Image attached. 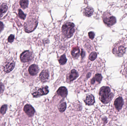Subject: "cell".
Returning <instances> with one entry per match:
<instances>
[{
  "instance_id": "cell-5",
  "label": "cell",
  "mask_w": 127,
  "mask_h": 126,
  "mask_svg": "<svg viewBox=\"0 0 127 126\" xmlns=\"http://www.w3.org/2000/svg\"><path fill=\"white\" fill-rule=\"evenodd\" d=\"M38 22L35 19L31 18L27 20L25 24L24 28L25 32H30L36 28Z\"/></svg>"
},
{
  "instance_id": "cell-7",
  "label": "cell",
  "mask_w": 127,
  "mask_h": 126,
  "mask_svg": "<svg viewBox=\"0 0 127 126\" xmlns=\"http://www.w3.org/2000/svg\"><path fill=\"white\" fill-rule=\"evenodd\" d=\"M49 91L48 87L47 86H44L38 89L36 91L33 93L32 95L33 97H37L47 95L49 93Z\"/></svg>"
},
{
  "instance_id": "cell-26",
  "label": "cell",
  "mask_w": 127,
  "mask_h": 126,
  "mask_svg": "<svg viewBox=\"0 0 127 126\" xmlns=\"http://www.w3.org/2000/svg\"><path fill=\"white\" fill-rule=\"evenodd\" d=\"M18 16L21 19L23 20H24L26 16V15L25 14L23 11L21 9L19 10Z\"/></svg>"
},
{
  "instance_id": "cell-31",
  "label": "cell",
  "mask_w": 127,
  "mask_h": 126,
  "mask_svg": "<svg viewBox=\"0 0 127 126\" xmlns=\"http://www.w3.org/2000/svg\"><path fill=\"white\" fill-rule=\"evenodd\" d=\"M84 51H83L82 50V51L81 54V56L84 57Z\"/></svg>"
},
{
  "instance_id": "cell-8",
  "label": "cell",
  "mask_w": 127,
  "mask_h": 126,
  "mask_svg": "<svg viewBox=\"0 0 127 126\" xmlns=\"http://www.w3.org/2000/svg\"><path fill=\"white\" fill-rule=\"evenodd\" d=\"M15 66V63L12 60H9L6 62L4 67V71L6 73H9L12 71Z\"/></svg>"
},
{
  "instance_id": "cell-12",
  "label": "cell",
  "mask_w": 127,
  "mask_h": 126,
  "mask_svg": "<svg viewBox=\"0 0 127 126\" xmlns=\"http://www.w3.org/2000/svg\"><path fill=\"white\" fill-rule=\"evenodd\" d=\"M29 73L31 76H35L39 72V68L38 65L32 64L30 66L28 69Z\"/></svg>"
},
{
  "instance_id": "cell-24",
  "label": "cell",
  "mask_w": 127,
  "mask_h": 126,
  "mask_svg": "<svg viewBox=\"0 0 127 126\" xmlns=\"http://www.w3.org/2000/svg\"><path fill=\"white\" fill-rule=\"evenodd\" d=\"M7 110V105H2L0 109V112L2 115L5 114Z\"/></svg>"
},
{
  "instance_id": "cell-27",
  "label": "cell",
  "mask_w": 127,
  "mask_h": 126,
  "mask_svg": "<svg viewBox=\"0 0 127 126\" xmlns=\"http://www.w3.org/2000/svg\"><path fill=\"white\" fill-rule=\"evenodd\" d=\"M14 38H15V36L13 34H10L8 38V42L9 43L13 42L14 41Z\"/></svg>"
},
{
  "instance_id": "cell-9",
  "label": "cell",
  "mask_w": 127,
  "mask_h": 126,
  "mask_svg": "<svg viewBox=\"0 0 127 126\" xmlns=\"http://www.w3.org/2000/svg\"><path fill=\"white\" fill-rule=\"evenodd\" d=\"M24 110L25 113L29 117L33 116L35 113V110L30 105H26L24 107Z\"/></svg>"
},
{
  "instance_id": "cell-3",
  "label": "cell",
  "mask_w": 127,
  "mask_h": 126,
  "mask_svg": "<svg viewBox=\"0 0 127 126\" xmlns=\"http://www.w3.org/2000/svg\"><path fill=\"white\" fill-rule=\"evenodd\" d=\"M62 31L64 36L66 38H70L75 32V25L73 23L68 22L63 25Z\"/></svg>"
},
{
  "instance_id": "cell-4",
  "label": "cell",
  "mask_w": 127,
  "mask_h": 126,
  "mask_svg": "<svg viewBox=\"0 0 127 126\" xmlns=\"http://www.w3.org/2000/svg\"><path fill=\"white\" fill-rule=\"evenodd\" d=\"M102 17L104 23L109 27L112 26L116 22V17L111 15L108 12H104Z\"/></svg>"
},
{
  "instance_id": "cell-20",
  "label": "cell",
  "mask_w": 127,
  "mask_h": 126,
  "mask_svg": "<svg viewBox=\"0 0 127 126\" xmlns=\"http://www.w3.org/2000/svg\"><path fill=\"white\" fill-rule=\"evenodd\" d=\"M21 7L23 9H25L27 8L28 5V1L27 0H22L19 2Z\"/></svg>"
},
{
  "instance_id": "cell-23",
  "label": "cell",
  "mask_w": 127,
  "mask_h": 126,
  "mask_svg": "<svg viewBox=\"0 0 127 126\" xmlns=\"http://www.w3.org/2000/svg\"><path fill=\"white\" fill-rule=\"evenodd\" d=\"M97 57V54L96 52H93L90 54L89 56V59L91 61H94L96 59Z\"/></svg>"
},
{
  "instance_id": "cell-16",
  "label": "cell",
  "mask_w": 127,
  "mask_h": 126,
  "mask_svg": "<svg viewBox=\"0 0 127 126\" xmlns=\"http://www.w3.org/2000/svg\"><path fill=\"white\" fill-rule=\"evenodd\" d=\"M94 10L91 7H87L84 9L83 14L87 17H90L93 15Z\"/></svg>"
},
{
  "instance_id": "cell-25",
  "label": "cell",
  "mask_w": 127,
  "mask_h": 126,
  "mask_svg": "<svg viewBox=\"0 0 127 126\" xmlns=\"http://www.w3.org/2000/svg\"><path fill=\"white\" fill-rule=\"evenodd\" d=\"M122 74L127 78V62L123 65V68L122 70Z\"/></svg>"
},
{
  "instance_id": "cell-10",
  "label": "cell",
  "mask_w": 127,
  "mask_h": 126,
  "mask_svg": "<svg viewBox=\"0 0 127 126\" xmlns=\"http://www.w3.org/2000/svg\"><path fill=\"white\" fill-rule=\"evenodd\" d=\"M123 104V100L121 97H118L116 99L114 102V106L116 109L118 110L122 109Z\"/></svg>"
},
{
  "instance_id": "cell-29",
  "label": "cell",
  "mask_w": 127,
  "mask_h": 126,
  "mask_svg": "<svg viewBox=\"0 0 127 126\" xmlns=\"http://www.w3.org/2000/svg\"><path fill=\"white\" fill-rule=\"evenodd\" d=\"M4 85L2 83H0V94L3 93L4 91Z\"/></svg>"
},
{
  "instance_id": "cell-13",
  "label": "cell",
  "mask_w": 127,
  "mask_h": 126,
  "mask_svg": "<svg viewBox=\"0 0 127 126\" xmlns=\"http://www.w3.org/2000/svg\"><path fill=\"white\" fill-rule=\"evenodd\" d=\"M58 94L62 97H65L67 95L68 91L67 88L64 87H61L57 91Z\"/></svg>"
},
{
  "instance_id": "cell-18",
  "label": "cell",
  "mask_w": 127,
  "mask_h": 126,
  "mask_svg": "<svg viewBox=\"0 0 127 126\" xmlns=\"http://www.w3.org/2000/svg\"><path fill=\"white\" fill-rule=\"evenodd\" d=\"M79 53L80 51L78 47L74 48L71 51V55L74 58H77L79 56Z\"/></svg>"
},
{
  "instance_id": "cell-11",
  "label": "cell",
  "mask_w": 127,
  "mask_h": 126,
  "mask_svg": "<svg viewBox=\"0 0 127 126\" xmlns=\"http://www.w3.org/2000/svg\"><path fill=\"white\" fill-rule=\"evenodd\" d=\"M49 74L48 71L46 70L42 71L39 76L40 80L42 82H45L48 79Z\"/></svg>"
},
{
  "instance_id": "cell-21",
  "label": "cell",
  "mask_w": 127,
  "mask_h": 126,
  "mask_svg": "<svg viewBox=\"0 0 127 126\" xmlns=\"http://www.w3.org/2000/svg\"><path fill=\"white\" fill-rule=\"evenodd\" d=\"M59 62L61 65H64L66 63L67 59H66L65 55L64 54L61 56L59 59Z\"/></svg>"
},
{
  "instance_id": "cell-19",
  "label": "cell",
  "mask_w": 127,
  "mask_h": 126,
  "mask_svg": "<svg viewBox=\"0 0 127 126\" xmlns=\"http://www.w3.org/2000/svg\"><path fill=\"white\" fill-rule=\"evenodd\" d=\"M7 6L5 3H3L0 5V17L7 11Z\"/></svg>"
},
{
  "instance_id": "cell-6",
  "label": "cell",
  "mask_w": 127,
  "mask_h": 126,
  "mask_svg": "<svg viewBox=\"0 0 127 126\" xmlns=\"http://www.w3.org/2000/svg\"><path fill=\"white\" fill-rule=\"evenodd\" d=\"M33 56L32 52L28 50L25 51L20 55V59L22 62H28L32 60Z\"/></svg>"
},
{
  "instance_id": "cell-1",
  "label": "cell",
  "mask_w": 127,
  "mask_h": 126,
  "mask_svg": "<svg viewBox=\"0 0 127 126\" xmlns=\"http://www.w3.org/2000/svg\"><path fill=\"white\" fill-rule=\"evenodd\" d=\"M100 99L102 102L107 104L112 99L113 96L111 92L110 89L108 87H102L100 88L99 92Z\"/></svg>"
},
{
  "instance_id": "cell-30",
  "label": "cell",
  "mask_w": 127,
  "mask_h": 126,
  "mask_svg": "<svg viewBox=\"0 0 127 126\" xmlns=\"http://www.w3.org/2000/svg\"><path fill=\"white\" fill-rule=\"evenodd\" d=\"M3 29V25L1 22H0V32Z\"/></svg>"
},
{
  "instance_id": "cell-2",
  "label": "cell",
  "mask_w": 127,
  "mask_h": 126,
  "mask_svg": "<svg viewBox=\"0 0 127 126\" xmlns=\"http://www.w3.org/2000/svg\"><path fill=\"white\" fill-rule=\"evenodd\" d=\"M126 46L124 42L119 41L114 46L112 53L117 57H122L125 53Z\"/></svg>"
},
{
  "instance_id": "cell-28",
  "label": "cell",
  "mask_w": 127,
  "mask_h": 126,
  "mask_svg": "<svg viewBox=\"0 0 127 126\" xmlns=\"http://www.w3.org/2000/svg\"><path fill=\"white\" fill-rule=\"evenodd\" d=\"M88 36L89 38L91 39H93L94 38V36H95V34L93 32H90L88 33Z\"/></svg>"
},
{
  "instance_id": "cell-14",
  "label": "cell",
  "mask_w": 127,
  "mask_h": 126,
  "mask_svg": "<svg viewBox=\"0 0 127 126\" xmlns=\"http://www.w3.org/2000/svg\"><path fill=\"white\" fill-rule=\"evenodd\" d=\"M84 102L88 105H93L95 102L94 96L91 94L88 95L87 96L85 100H84Z\"/></svg>"
},
{
  "instance_id": "cell-22",
  "label": "cell",
  "mask_w": 127,
  "mask_h": 126,
  "mask_svg": "<svg viewBox=\"0 0 127 126\" xmlns=\"http://www.w3.org/2000/svg\"><path fill=\"white\" fill-rule=\"evenodd\" d=\"M66 108H67V104L66 102H63L59 105V110L61 112H63L66 110Z\"/></svg>"
},
{
  "instance_id": "cell-17",
  "label": "cell",
  "mask_w": 127,
  "mask_h": 126,
  "mask_svg": "<svg viewBox=\"0 0 127 126\" xmlns=\"http://www.w3.org/2000/svg\"><path fill=\"white\" fill-rule=\"evenodd\" d=\"M102 79V76L100 74H97L95 76L91 79V84H94L96 81L99 83H100Z\"/></svg>"
},
{
  "instance_id": "cell-15",
  "label": "cell",
  "mask_w": 127,
  "mask_h": 126,
  "mask_svg": "<svg viewBox=\"0 0 127 126\" xmlns=\"http://www.w3.org/2000/svg\"><path fill=\"white\" fill-rule=\"evenodd\" d=\"M78 76V73L75 70H73L69 74V79L70 81H72L75 80Z\"/></svg>"
}]
</instances>
